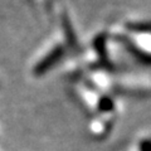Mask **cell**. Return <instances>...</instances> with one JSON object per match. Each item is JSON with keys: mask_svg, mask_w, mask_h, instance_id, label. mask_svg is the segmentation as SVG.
Masks as SVG:
<instances>
[{"mask_svg": "<svg viewBox=\"0 0 151 151\" xmlns=\"http://www.w3.org/2000/svg\"><path fill=\"white\" fill-rule=\"evenodd\" d=\"M122 38L132 52L151 62V24H129Z\"/></svg>", "mask_w": 151, "mask_h": 151, "instance_id": "6da1fadb", "label": "cell"}]
</instances>
